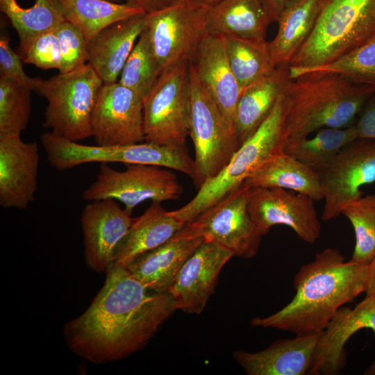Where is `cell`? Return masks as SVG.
I'll use <instances>...</instances> for the list:
<instances>
[{
  "label": "cell",
  "instance_id": "obj_1",
  "mask_svg": "<svg viewBox=\"0 0 375 375\" xmlns=\"http://www.w3.org/2000/svg\"><path fill=\"white\" fill-rule=\"evenodd\" d=\"M90 306L64 326L69 349L94 364L123 359L142 349L175 311L169 292L145 287L113 265Z\"/></svg>",
  "mask_w": 375,
  "mask_h": 375
},
{
  "label": "cell",
  "instance_id": "obj_2",
  "mask_svg": "<svg viewBox=\"0 0 375 375\" xmlns=\"http://www.w3.org/2000/svg\"><path fill=\"white\" fill-rule=\"evenodd\" d=\"M368 267L346 261L338 249L326 248L294 276L293 299L269 316L253 317L250 324L295 335L322 332L340 307L365 292Z\"/></svg>",
  "mask_w": 375,
  "mask_h": 375
},
{
  "label": "cell",
  "instance_id": "obj_3",
  "mask_svg": "<svg viewBox=\"0 0 375 375\" xmlns=\"http://www.w3.org/2000/svg\"><path fill=\"white\" fill-rule=\"evenodd\" d=\"M285 93L289 138H301L323 128L355 124L375 88L334 74H306L292 79Z\"/></svg>",
  "mask_w": 375,
  "mask_h": 375
},
{
  "label": "cell",
  "instance_id": "obj_4",
  "mask_svg": "<svg viewBox=\"0 0 375 375\" xmlns=\"http://www.w3.org/2000/svg\"><path fill=\"white\" fill-rule=\"evenodd\" d=\"M288 99L285 92L253 134L242 143L227 165L199 189L183 207L169 211L187 224L240 187L247 178L272 157L284 153L289 138L287 127Z\"/></svg>",
  "mask_w": 375,
  "mask_h": 375
},
{
  "label": "cell",
  "instance_id": "obj_5",
  "mask_svg": "<svg viewBox=\"0 0 375 375\" xmlns=\"http://www.w3.org/2000/svg\"><path fill=\"white\" fill-rule=\"evenodd\" d=\"M375 36V0H323L308 38L290 66L328 64Z\"/></svg>",
  "mask_w": 375,
  "mask_h": 375
},
{
  "label": "cell",
  "instance_id": "obj_6",
  "mask_svg": "<svg viewBox=\"0 0 375 375\" xmlns=\"http://www.w3.org/2000/svg\"><path fill=\"white\" fill-rule=\"evenodd\" d=\"M103 82L88 64L48 79L37 78L34 91L47 101L44 127L78 142L92 137V118Z\"/></svg>",
  "mask_w": 375,
  "mask_h": 375
},
{
  "label": "cell",
  "instance_id": "obj_7",
  "mask_svg": "<svg viewBox=\"0 0 375 375\" xmlns=\"http://www.w3.org/2000/svg\"><path fill=\"white\" fill-rule=\"evenodd\" d=\"M40 141L51 167L58 171L90 162L141 164L177 170L192 179L194 160L186 147L162 146L146 142L124 145H85L65 139L51 131L43 133Z\"/></svg>",
  "mask_w": 375,
  "mask_h": 375
},
{
  "label": "cell",
  "instance_id": "obj_8",
  "mask_svg": "<svg viewBox=\"0 0 375 375\" xmlns=\"http://www.w3.org/2000/svg\"><path fill=\"white\" fill-rule=\"evenodd\" d=\"M190 136L195 150L192 181L199 188L229 162L241 143L230 124L200 83L190 62Z\"/></svg>",
  "mask_w": 375,
  "mask_h": 375
},
{
  "label": "cell",
  "instance_id": "obj_9",
  "mask_svg": "<svg viewBox=\"0 0 375 375\" xmlns=\"http://www.w3.org/2000/svg\"><path fill=\"white\" fill-rule=\"evenodd\" d=\"M190 114V61H184L164 70L143 99L145 141L186 147Z\"/></svg>",
  "mask_w": 375,
  "mask_h": 375
},
{
  "label": "cell",
  "instance_id": "obj_10",
  "mask_svg": "<svg viewBox=\"0 0 375 375\" xmlns=\"http://www.w3.org/2000/svg\"><path fill=\"white\" fill-rule=\"evenodd\" d=\"M250 188L242 185L178 231L174 237L201 238L251 258L258 252L262 235L248 210Z\"/></svg>",
  "mask_w": 375,
  "mask_h": 375
},
{
  "label": "cell",
  "instance_id": "obj_11",
  "mask_svg": "<svg viewBox=\"0 0 375 375\" xmlns=\"http://www.w3.org/2000/svg\"><path fill=\"white\" fill-rule=\"evenodd\" d=\"M209 8V5L198 0H179L162 10L146 14V30L162 72L193 58L208 34Z\"/></svg>",
  "mask_w": 375,
  "mask_h": 375
},
{
  "label": "cell",
  "instance_id": "obj_12",
  "mask_svg": "<svg viewBox=\"0 0 375 375\" xmlns=\"http://www.w3.org/2000/svg\"><path fill=\"white\" fill-rule=\"evenodd\" d=\"M183 192L174 173L158 166L130 164L125 170L117 171L103 163L96 179L82 197L89 201L105 199L120 201L131 215L133 209L145 201L176 200Z\"/></svg>",
  "mask_w": 375,
  "mask_h": 375
},
{
  "label": "cell",
  "instance_id": "obj_13",
  "mask_svg": "<svg viewBox=\"0 0 375 375\" xmlns=\"http://www.w3.org/2000/svg\"><path fill=\"white\" fill-rule=\"evenodd\" d=\"M319 174L324 199L321 218L327 222L361 197L363 185L375 182V141L358 138L351 142Z\"/></svg>",
  "mask_w": 375,
  "mask_h": 375
},
{
  "label": "cell",
  "instance_id": "obj_14",
  "mask_svg": "<svg viewBox=\"0 0 375 375\" xmlns=\"http://www.w3.org/2000/svg\"><path fill=\"white\" fill-rule=\"evenodd\" d=\"M314 200L292 190L279 188H252L248 210L264 236L278 224L291 228L303 242L314 244L320 238L322 225Z\"/></svg>",
  "mask_w": 375,
  "mask_h": 375
},
{
  "label": "cell",
  "instance_id": "obj_15",
  "mask_svg": "<svg viewBox=\"0 0 375 375\" xmlns=\"http://www.w3.org/2000/svg\"><path fill=\"white\" fill-rule=\"evenodd\" d=\"M92 137L99 146L145 140L142 98L119 81L103 83L92 114Z\"/></svg>",
  "mask_w": 375,
  "mask_h": 375
},
{
  "label": "cell",
  "instance_id": "obj_16",
  "mask_svg": "<svg viewBox=\"0 0 375 375\" xmlns=\"http://www.w3.org/2000/svg\"><path fill=\"white\" fill-rule=\"evenodd\" d=\"M133 219L112 199L92 201L85 206L81 223L88 267L99 274L109 271Z\"/></svg>",
  "mask_w": 375,
  "mask_h": 375
},
{
  "label": "cell",
  "instance_id": "obj_17",
  "mask_svg": "<svg viewBox=\"0 0 375 375\" xmlns=\"http://www.w3.org/2000/svg\"><path fill=\"white\" fill-rule=\"evenodd\" d=\"M233 256L225 247L204 240L185 261L168 292L176 310L200 314L215 292L222 267Z\"/></svg>",
  "mask_w": 375,
  "mask_h": 375
},
{
  "label": "cell",
  "instance_id": "obj_18",
  "mask_svg": "<svg viewBox=\"0 0 375 375\" xmlns=\"http://www.w3.org/2000/svg\"><path fill=\"white\" fill-rule=\"evenodd\" d=\"M39 147L20 135L0 138V206L26 209L38 189Z\"/></svg>",
  "mask_w": 375,
  "mask_h": 375
},
{
  "label": "cell",
  "instance_id": "obj_19",
  "mask_svg": "<svg viewBox=\"0 0 375 375\" xmlns=\"http://www.w3.org/2000/svg\"><path fill=\"white\" fill-rule=\"evenodd\" d=\"M375 333V296L367 295L354 308L342 306L322 331L308 374L336 375L347 363L345 344L356 332Z\"/></svg>",
  "mask_w": 375,
  "mask_h": 375
},
{
  "label": "cell",
  "instance_id": "obj_20",
  "mask_svg": "<svg viewBox=\"0 0 375 375\" xmlns=\"http://www.w3.org/2000/svg\"><path fill=\"white\" fill-rule=\"evenodd\" d=\"M322 333L278 340L258 352L238 350L233 357L249 375L308 374Z\"/></svg>",
  "mask_w": 375,
  "mask_h": 375
},
{
  "label": "cell",
  "instance_id": "obj_21",
  "mask_svg": "<svg viewBox=\"0 0 375 375\" xmlns=\"http://www.w3.org/2000/svg\"><path fill=\"white\" fill-rule=\"evenodd\" d=\"M190 62L200 83L234 126L235 110L242 89L230 67L224 36L208 33Z\"/></svg>",
  "mask_w": 375,
  "mask_h": 375
},
{
  "label": "cell",
  "instance_id": "obj_22",
  "mask_svg": "<svg viewBox=\"0 0 375 375\" xmlns=\"http://www.w3.org/2000/svg\"><path fill=\"white\" fill-rule=\"evenodd\" d=\"M147 28L146 13L115 22L88 40V63L103 83L118 81L140 35Z\"/></svg>",
  "mask_w": 375,
  "mask_h": 375
},
{
  "label": "cell",
  "instance_id": "obj_23",
  "mask_svg": "<svg viewBox=\"0 0 375 375\" xmlns=\"http://www.w3.org/2000/svg\"><path fill=\"white\" fill-rule=\"evenodd\" d=\"M203 241L173 237L139 256L126 268L145 287L156 292H168L185 261Z\"/></svg>",
  "mask_w": 375,
  "mask_h": 375
},
{
  "label": "cell",
  "instance_id": "obj_24",
  "mask_svg": "<svg viewBox=\"0 0 375 375\" xmlns=\"http://www.w3.org/2000/svg\"><path fill=\"white\" fill-rule=\"evenodd\" d=\"M291 81L290 66H279L243 90L234 119L235 130L241 144L268 117Z\"/></svg>",
  "mask_w": 375,
  "mask_h": 375
},
{
  "label": "cell",
  "instance_id": "obj_25",
  "mask_svg": "<svg viewBox=\"0 0 375 375\" xmlns=\"http://www.w3.org/2000/svg\"><path fill=\"white\" fill-rule=\"evenodd\" d=\"M160 203L152 202L142 215L133 219L113 265L126 267L139 256L169 241L185 225Z\"/></svg>",
  "mask_w": 375,
  "mask_h": 375
},
{
  "label": "cell",
  "instance_id": "obj_26",
  "mask_svg": "<svg viewBox=\"0 0 375 375\" xmlns=\"http://www.w3.org/2000/svg\"><path fill=\"white\" fill-rule=\"evenodd\" d=\"M323 0H292L279 15L278 31L269 42L274 65L290 66L316 24Z\"/></svg>",
  "mask_w": 375,
  "mask_h": 375
},
{
  "label": "cell",
  "instance_id": "obj_27",
  "mask_svg": "<svg viewBox=\"0 0 375 375\" xmlns=\"http://www.w3.org/2000/svg\"><path fill=\"white\" fill-rule=\"evenodd\" d=\"M271 20L260 0H221L210 6V34L264 40Z\"/></svg>",
  "mask_w": 375,
  "mask_h": 375
},
{
  "label": "cell",
  "instance_id": "obj_28",
  "mask_svg": "<svg viewBox=\"0 0 375 375\" xmlns=\"http://www.w3.org/2000/svg\"><path fill=\"white\" fill-rule=\"evenodd\" d=\"M243 185L249 188H279L306 194L314 201L324 199L319 174L285 153L261 164Z\"/></svg>",
  "mask_w": 375,
  "mask_h": 375
},
{
  "label": "cell",
  "instance_id": "obj_29",
  "mask_svg": "<svg viewBox=\"0 0 375 375\" xmlns=\"http://www.w3.org/2000/svg\"><path fill=\"white\" fill-rule=\"evenodd\" d=\"M65 20L78 28L89 40L115 22L145 13L129 3L108 0H56Z\"/></svg>",
  "mask_w": 375,
  "mask_h": 375
},
{
  "label": "cell",
  "instance_id": "obj_30",
  "mask_svg": "<svg viewBox=\"0 0 375 375\" xmlns=\"http://www.w3.org/2000/svg\"><path fill=\"white\" fill-rule=\"evenodd\" d=\"M357 138L355 124L346 128L326 127L317 131L312 138H289L284 153L319 173L346 145Z\"/></svg>",
  "mask_w": 375,
  "mask_h": 375
},
{
  "label": "cell",
  "instance_id": "obj_31",
  "mask_svg": "<svg viewBox=\"0 0 375 375\" xmlns=\"http://www.w3.org/2000/svg\"><path fill=\"white\" fill-rule=\"evenodd\" d=\"M0 10L17 33L22 58L35 38L54 31L65 21L56 0H35L28 8L22 7L17 0H0Z\"/></svg>",
  "mask_w": 375,
  "mask_h": 375
},
{
  "label": "cell",
  "instance_id": "obj_32",
  "mask_svg": "<svg viewBox=\"0 0 375 375\" xmlns=\"http://www.w3.org/2000/svg\"><path fill=\"white\" fill-rule=\"evenodd\" d=\"M224 36L230 67L242 91L275 69L269 42L266 40Z\"/></svg>",
  "mask_w": 375,
  "mask_h": 375
},
{
  "label": "cell",
  "instance_id": "obj_33",
  "mask_svg": "<svg viewBox=\"0 0 375 375\" xmlns=\"http://www.w3.org/2000/svg\"><path fill=\"white\" fill-rule=\"evenodd\" d=\"M290 72L292 79L306 74H334L351 83L375 88V36L328 64L290 66Z\"/></svg>",
  "mask_w": 375,
  "mask_h": 375
},
{
  "label": "cell",
  "instance_id": "obj_34",
  "mask_svg": "<svg viewBox=\"0 0 375 375\" xmlns=\"http://www.w3.org/2000/svg\"><path fill=\"white\" fill-rule=\"evenodd\" d=\"M162 73L145 29L140 35L121 72L118 81L142 99Z\"/></svg>",
  "mask_w": 375,
  "mask_h": 375
},
{
  "label": "cell",
  "instance_id": "obj_35",
  "mask_svg": "<svg viewBox=\"0 0 375 375\" xmlns=\"http://www.w3.org/2000/svg\"><path fill=\"white\" fill-rule=\"evenodd\" d=\"M31 90L6 77H0V138L17 135L28 125Z\"/></svg>",
  "mask_w": 375,
  "mask_h": 375
},
{
  "label": "cell",
  "instance_id": "obj_36",
  "mask_svg": "<svg viewBox=\"0 0 375 375\" xmlns=\"http://www.w3.org/2000/svg\"><path fill=\"white\" fill-rule=\"evenodd\" d=\"M341 215L353 226L355 247L350 260L369 264L375 258V194L347 204Z\"/></svg>",
  "mask_w": 375,
  "mask_h": 375
},
{
  "label": "cell",
  "instance_id": "obj_37",
  "mask_svg": "<svg viewBox=\"0 0 375 375\" xmlns=\"http://www.w3.org/2000/svg\"><path fill=\"white\" fill-rule=\"evenodd\" d=\"M60 49L59 73L65 74L88 63V40L82 31L65 20L55 29Z\"/></svg>",
  "mask_w": 375,
  "mask_h": 375
},
{
  "label": "cell",
  "instance_id": "obj_38",
  "mask_svg": "<svg viewBox=\"0 0 375 375\" xmlns=\"http://www.w3.org/2000/svg\"><path fill=\"white\" fill-rule=\"evenodd\" d=\"M60 60V44L55 30L35 38L22 56L23 62L42 69H59Z\"/></svg>",
  "mask_w": 375,
  "mask_h": 375
},
{
  "label": "cell",
  "instance_id": "obj_39",
  "mask_svg": "<svg viewBox=\"0 0 375 375\" xmlns=\"http://www.w3.org/2000/svg\"><path fill=\"white\" fill-rule=\"evenodd\" d=\"M22 58L10 47L7 38L0 39V77L11 78L19 83L34 90L37 78L29 77L24 72Z\"/></svg>",
  "mask_w": 375,
  "mask_h": 375
},
{
  "label": "cell",
  "instance_id": "obj_40",
  "mask_svg": "<svg viewBox=\"0 0 375 375\" xmlns=\"http://www.w3.org/2000/svg\"><path fill=\"white\" fill-rule=\"evenodd\" d=\"M358 138L375 141V93L366 101L355 123Z\"/></svg>",
  "mask_w": 375,
  "mask_h": 375
},
{
  "label": "cell",
  "instance_id": "obj_41",
  "mask_svg": "<svg viewBox=\"0 0 375 375\" xmlns=\"http://www.w3.org/2000/svg\"><path fill=\"white\" fill-rule=\"evenodd\" d=\"M141 8L146 14L167 8L177 0H124Z\"/></svg>",
  "mask_w": 375,
  "mask_h": 375
},
{
  "label": "cell",
  "instance_id": "obj_42",
  "mask_svg": "<svg viewBox=\"0 0 375 375\" xmlns=\"http://www.w3.org/2000/svg\"><path fill=\"white\" fill-rule=\"evenodd\" d=\"M265 9L271 22H276L277 19L285 6L292 0H260Z\"/></svg>",
  "mask_w": 375,
  "mask_h": 375
},
{
  "label": "cell",
  "instance_id": "obj_43",
  "mask_svg": "<svg viewBox=\"0 0 375 375\" xmlns=\"http://www.w3.org/2000/svg\"><path fill=\"white\" fill-rule=\"evenodd\" d=\"M365 292L375 296V258L369 264Z\"/></svg>",
  "mask_w": 375,
  "mask_h": 375
},
{
  "label": "cell",
  "instance_id": "obj_44",
  "mask_svg": "<svg viewBox=\"0 0 375 375\" xmlns=\"http://www.w3.org/2000/svg\"><path fill=\"white\" fill-rule=\"evenodd\" d=\"M365 375H375V360L365 370Z\"/></svg>",
  "mask_w": 375,
  "mask_h": 375
},
{
  "label": "cell",
  "instance_id": "obj_45",
  "mask_svg": "<svg viewBox=\"0 0 375 375\" xmlns=\"http://www.w3.org/2000/svg\"><path fill=\"white\" fill-rule=\"evenodd\" d=\"M205 4H207V5H209V6H212L217 2H219V1L221 0H198Z\"/></svg>",
  "mask_w": 375,
  "mask_h": 375
},
{
  "label": "cell",
  "instance_id": "obj_46",
  "mask_svg": "<svg viewBox=\"0 0 375 375\" xmlns=\"http://www.w3.org/2000/svg\"><path fill=\"white\" fill-rule=\"evenodd\" d=\"M108 1H113V2H118L119 0H108Z\"/></svg>",
  "mask_w": 375,
  "mask_h": 375
},
{
  "label": "cell",
  "instance_id": "obj_47",
  "mask_svg": "<svg viewBox=\"0 0 375 375\" xmlns=\"http://www.w3.org/2000/svg\"><path fill=\"white\" fill-rule=\"evenodd\" d=\"M177 1H179V0H177Z\"/></svg>",
  "mask_w": 375,
  "mask_h": 375
}]
</instances>
